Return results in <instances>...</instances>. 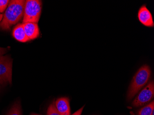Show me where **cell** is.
I'll return each instance as SVG.
<instances>
[{"label": "cell", "mask_w": 154, "mask_h": 115, "mask_svg": "<svg viewBox=\"0 0 154 115\" xmlns=\"http://www.w3.org/2000/svg\"><path fill=\"white\" fill-rule=\"evenodd\" d=\"M151 76V70L147 65H143L136 73L129 88L128 99L130 100L134 97L137 92L147 83Z\"/></svg>", "instance_id": "2"}, {"label": "cell", "mask_w": 154, "mask_h": 115, "mask_svg": "<svg viewBox=\"0 0 154 115\" xmlns=\"http://www.w3.org/2000/svg\"><path fill=\"white\" fill-rule=\"evenodd\" d=\"M154 110V101H152L149 104L141 109L138 111V115H151Z\"/></svg>", "instance_id": "10"}, {"label": "cell", "mask_w": 154, "mask_h": 115, "mask_svg": "<svg viewBox=\"0 0 154 115\" xmlns=\"http://www.w3.org/2000/svg\"><path fill=\"white\" fill-rule=\"evenodd\" d=\"M42 2L38 0L26 1L24 8L23 23L38 24L41 14Z\"/></svg>", "instance_id": "3"}, {"label": "cell", "mask_w": 154, "mask_h": 115, "mask_svg": "<svg viewBox=\"0 0 154 115\" xmlns=\"http://www.w3.org/2000/svg\"><path fill=\"white\" fill-rule=\"evenodd\" d=\"M154 81L149 83L146 87L138 93L132 102L134 107H140L149 102L154 98Z\"/></svg>", "instance_id": "5"}, {"label": "cell", "mask_w": 154, "mask_h": 115, "mask_svg": "<svg viewBox=\"0 0 154 115\" xmlns=\"http://www.w3.org/2000/svg\"><path fill=\"white\" fill-rule=\"evenodd\" d=\"M12 60L8 56L0 57V84H12Z\"/></svg>", "instance_id": "4"}, {"label": "cell", "mask_w": 154, "mask_h": 115, "mask_svg": "<svg viewBox=\"0 0 154 115\" xmlns=\"http://www.w3.org/2000/svg\"><path fill=\"white\" fill-rule=\"evenodd\" d=\"M69 98L62 97L58 98L55 102V106L60 115H70Z\"/></svg>", "instance_id": "7"}, {"label": "cell", "mask_w": 154, "mask_h": 115, "mask_svg": "<svg viewBox=\"0 0 154 115\" xmlns=\"http://www.w3.org/2000/svg\"><path fill=\"white\" fill-rule=\"evenodd\" d=\"M7 115H22L21 107L19 101L14 104Z\"/></svg>", "instance_id": "11"}, {"label": "cell", "mask_w": 154, "mask_h": 115, "mask_svg": "<svg viewBox=\"0 0 154 115\" xmlns=\"http://www.w3.org/2000/svg\"><path fill=\"white\" fill-rule=\"evenodd\" d=\"M7 48H2V47H0V57H1L2 55H4L6 52H7Z\"/></svg>", "instance_id": "15"}, {"label": "cell", "mask_w": 154, "mask_h": 115, "mask_svg": "<svg viewBox=\"0 0 154 115\" xmlns=\"http://www.w3.org/2000/svg\"><path fill=\"white\" fill-rule=\"evenodd\" d=\"M151 115H154V110L153 111V112H152V114H151Z\"/></svg>", "instance_id": "18"}, {"label": "cell", "mask_w": 154, "mask_h": 115, "mask_svg": "<svg viewBox=\"0 0 154 115\" xmlns=\"http://www.w3.org/2000/svg\"><path fill=\"white\" fill-rule=\"evenodd\" d=\"M8 0H0V13H3L8 6Z\"/></svg>", "instance_id": "13"}, {"label": "cell", "mask_w": 154, "mask_h": 115, "mask_svg": "<svg viewBox=\"0 0 154 115\" xmlns=\"http://www.w3.org/2000/svg\"><path fill=\"white\" fill-rule=\"evenodd\" d=\"M26 1L12 0L9 1L0 26L3 30H8L12 26L17 24L24 15Z\"/></svg>", "instance_id": "1"}, {"label": "cell", "mask_w": 154, "mask_h": 115, "mask_svg": "<svg viewBox=\"0 0 154 115\" xmlns=\"http://www.w3.org/2000/svg\"><path fill=\"white\" fill-rule=\"evenodd\" d=\"M84 107H85V106H83V107H81L80 109L79 110H77L74 114L72 115H81V114H82V111H83Z\"/></svg>", "instance_id": "14"}, {"label": "cell", "mask_w": 154, "mask_h": 115, "mask_svg": "<svg viewBox=\"0 0 154 115\" xmlns=\"http://www.w3.org/2000/svg\"><path fill=\"white\" fill-rule=\"evenodd\" d=\"M22 25L25 33L30 40L35 39L39 37L40 35L39 29L38 24L27 22L23 23Z\"/></svg>", "instance_id": "8"}, {"label": "cell", "mask_w": 154, "mask_h": 115, "mask_svg": "<svg viewBox=\"0 0 154 115\" xmlns=\"http://www.w3.org/2000/svg\"><path fill=\"white\" fill-rule=\"evenodd\" d=\"M137 17L140 22L143 26L148 27L154 26L152 14L145 4L142 5L139 8Z\"/></svg>", "instance_id": "6"}, {"label": "cell", "mask_w": 154, "mask_h": 115, "mask_svg": "<svg viewBox=\"0 0 154 115\" xmlns=\"http://www.w3.org/2000/svg\"><path fill=\"white\" fill-rule=\"evenodd\" d=\"M13 35L15 39L20 42H26L30 41L25 33L23 25L21 24H18L14 28Z\"/></svg>", "instance_id": "9"}, {"label": "cell", "mask_w": 154, "mask_h": 115, "mask_svg": "<svg viewBox=\"0 0 154 115\" xmlns=\"http://www.w3.org/2000/svg\"><path fill=\"white\" fill-rule=\"evenodd\" d=\"M2 18H3V15H2V14H0V23H1V22L2 20Z\"/></svg>", "instance_id": "16"}, {"label": "cell", "mask_w": 154, "mask_h": 115, "mask_svg": "<svg viewBox=\"0 0 154 115\" xmlns=\"http://www.w3.org/2000/svg\"><path fill=\"white\" fill-rule=\"evenodd\" d=\"M30 115H41V114H36V113H32V114H31Z\"/></svg>", "instance_id": "17"}, {"label": "cell", "mask_w": 154, "mask_h": 115, "mask_svg": "<svg viewBox=\"0 0 154 115\" xmlns=\"http://www.w3.org/2000/svg\"><path fill=\"white\" fill-rule=\"evenodd\" d=\"M47 115H60L55 106V101L54 100L53 102L50 104L48 109Z\"/></svg>", "instance_id": "12"}]
</instances>
